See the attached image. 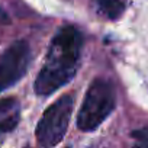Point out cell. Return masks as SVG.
Wrapping results in <instances>:
<instances>
[{
  "label": "cell",
  "mask_w": 148,
  "mask_h": 148,
  "mask_svg": "<svg viewBox=\"0 0 148 148\" xmlns=\"http://www.w3.org/2000/svg\"><path fill=\"white\" fill-rule=\"evenodd\" d=\"M73 106V96L64 95L45 109L35 129V136L41 147H55L62 141L68 129Z\"/></svg>",
  "instance_id": "cell-3"
},
{
  "label": "cell",
  "mask_w": 148,
  "mask_h": 148,
  "mask_svg": "<svg viewBox=\"0 0 148 148\" xmlns=\"http://www.w3.org/2000/svg\"><path fill=\"white\" fill-rule=\"evenodd\" d=\"M16 106V99L15 97H6V99H0V116L10 112Z\"/></svg>",
  "instance_id": "cell-7"
},
{
  "label": "cell",
  "mask_w": 148,
  "mask_h": 148,
  "mask_svg": "<svg viewBox=\"0 0 148 148\" xmlns=\"http://www.w3.org/2000/svg\"><path fill=\"white\" fill-rule=\"evenodd\" d=\"M97 2L102 12L112 21L118 19L125 10V5L121 0H97Z\"/></svg>",
  "instance_id": "cell-5"
},
{
  "label": "cell",
  "mask_w": 148,
  "mask_h": 148,
  "mask_svg": "<svg viewBox=\"0 0 148 148\" xmlns=\"http://www.w3.org/2000/svg\"><path fill=\"white\" fill-rule=\"evenodd\" d=\"M83 48V35L73 25H64L54 35L44 65L34 83L38 96H49L76 76Z\"/></svg>",
  "instance_id": "cell-1"
},
{
  "label": "cell",
  "mask_w": 148,
  "mask_h": 148,
  "mask_svg": "<svg viewBox=\"0 0 148 148\" xmlns=\"http://www.w3.org/2000/svg\"><path fill=\"white\" fill-rule=\"evenodd\" d=\"M131 136H132L134 139H136L141 145L148 147V128H142V129L134 131V132L131 134Z\"/></svg>",
  "instance_id": "cell-8"
},
{
  "label": "cell",
  "mask_w": 148,
  "mask_h": 148,
  "mask_svg": "<svg viewBox=\"0 0 148 148\" xmlns=\"http://www.w3.org/2000/svg\"><path fill=\"white\" fill-rule=\"evenodd\" d=\"M116 106L115 89L110 82L96 79L83 100V105L77 115V126L80 131L90 132L99 128L103 121L112 113Z\"/></svg>",
  "instance_id": "cell-2"
},
{
  "label": "cell",
  "mask_w": 148,
  "mask_h": 148,
  "mask_svg": "<svg viewBox=\"0 0 148 148\" xmlns=\"http://www.w3.org/2000/svg\"><path fill=\"white\" fill-rule=\"evenodd\" d=\"M19 119H21L19 112H16L13 115H9L3 121H0V132H10V131H13L18 126Z\"/></svg>",
  "instance_id": "cell-6"
},
{
  "label": "cell",
  "mask_w": 148,
  "mask_h": 148,
  "mask_svg": "<svg viewBox=\"0 0 148 148\" xmlns=\"http://www.w3.org/2000/svg\"><path fill=\"white\" fill-rule=\"evenodd\" d=\"M32 55L26 41H15L0 55V93L15 86L29 68Z\"/></svg>",
  "instance_id": "cell-4"
}]
</instances>
